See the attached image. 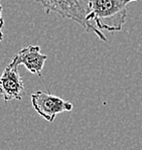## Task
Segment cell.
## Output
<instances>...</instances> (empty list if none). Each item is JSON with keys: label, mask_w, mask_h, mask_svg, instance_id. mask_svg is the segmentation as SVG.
<instances>
[{"label": "cell", "mask_w": 142, "mask_h": 150, "mask_svg": "<svg viewBox=\"0 0 142 150\" xmlns=\"http://www.w3.org/2000/svg\"><path fill=\"white\" fill-rule=\"evenodd\" d=\"M17 64L10 62L0 76V95L5 103L12 100L20 101L24 95V84Z\"/></svg>", "instance_id": "277c9868"}, {"label": "cell", "mask_w": 142, "mask_h": 150, "mask_svg": "<svg viewBox=\"0 0 142 150\" xmlns=\"http://www.w3.org/2000/svg\"><path fill=\"white\" fill-rule=\"evenodd\" d=\"M3 26H4L3 7H2L1 0H0V41L3 40Z\"/></svg>", "instance_id": "8992f818"}, {"label": "cell", "mask_w": 142, "mask_h": 150, "mask_svg": "<svg viewBox=\"0 0 142 150\" xmlns=\"http://www.w3.org/2000/svg\"><path fill=\"white\" fill-rule=\"evenodd\" d=\"M137 0H89V22L99 32L121 31L126 22L128 4Z\"/></svg>", "instance_id": "6da1fadb"}, {"label": "cell", "mask_w": 142, "mask_h": 150, "mask_svg": "<svg viewBox=\"0 0 142 150\" xmlns=\"http://www.w3.org/2000/svg\"><path fill=\"white\" fill-rule=\"evenodd\" d=\"M37 2L42 4L47 14L58 13L61 17L79 23L87 32H94L101 40L108 41L103 32L96 30L89 22V0H37Z\"/></svg>", "instance_id": "7a4b0ae2"}, {"label": "cell", "mask_w": 142, "mask_h": 150, "mask_svg": "<svg viewBox=\"0 0 142 150\" xmlns=\"http://www.w3.org/2000/svg\"><path fill=\"white\" fill-rule=\"evenodd\" d=\"M30 98L34 110L49 122H54L61 113L71 112L73 110V104L71 102L42 91L32 93Z\"/></svg>", "instance_id": "3957f363"}, {"label": "cell", "mask_w": 142, "mask_h": 150, "mask_svg": "<svg viewBox=\"0 0 142 150\" xmlns=\"http://www.w3.org/2000/svg\"><path fill=\"white\" fill-rule=\"evenodd\" d=\"M47 57L40 52V47L38 45H27L12 57L11 62L17 66L23 64L26 70L31 74L42 77V71Z\"/></svg>", "instance_id": "5b68a950"}]
</instances>
